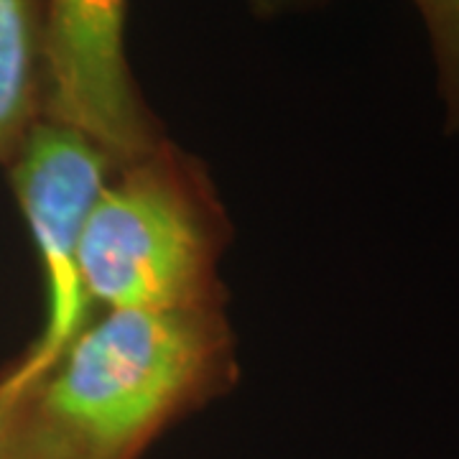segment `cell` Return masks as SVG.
Masks as SVG:
<instances>
[{"mask_svg": "<svg viewBox=\"0 0 459 459\" xmlns=\"http://www.w3.org/2000/svg\"><path fill=\"white\" fill-rule=\"evenodd\" d=\"M5 166L44 273V327L21 360L41 376L95 314L82 289L80 250L90 212L117 166L84 133L49 117L33 126Z\"/></svg>", "mask_w": 459, "mask_h": 459, "instance_id": "cell-3", "label": "cell"}, {"mask_svg": "<svg viewBox=\"0 0 459 459\" xmlns=\"http://www.w3.org/2000/svg\"><path fill=\"white\" fill-rule=\"evenodd\" d=\"M44 115V0H0V164Z\"/></svg>", "mask_w": 459, "mask_h": 459, "instance_id": "cell-5", "label": "cell"}, {"mask_svg": "<svg viewBox=\"0 0 459 459\" xmlns=\"http://www.w3.org/2000/svg\"><path fill=\"white\" fill-rule=\"evenodd\" d=\"M95 141L115 166L166 138L128 59V0H44V115Z\"/></svg>", "mask_w": 459, "mask_h": 459, "instance_id": "cell-4", "label": "cell"}, {"mask_svg": "<svg viewBox=\"0 0 459 459\" xmlns=\"http://www.w3.org/2000/svg\"><path fill=\"white\" fill-rule=\"evenodd\" d=\"M36 377L23 362L0 377V459H16L18 406Z\"/></svg>", "mask_w": 459, "mask_h": 459, "instance_id": "cell-7", "label": "cell"}, {"mask_svg": "<svg viewBox=\"0 0 459 459\" xmlns=\"http://www.w3.org/2000/svg\"><path fill=\"white\" fill-rule=\"evenodd\" d=\"M238 370L225 307L95 312L21 398L16 459H141Z\"/></svg>", "mask_w": 459, "mask_h": 459, "instance_id": "cell-1", "label": "cell"}, {"mask_svg": "<svg viewBox=\"0 0 459 459\" xmlns=\"http://www.w3.org/2000/svg\"><path fill=\"white\" fill-rule=\"evenodd\" d=\"M429 31L437 90L444 105V131L459 133V0H411Z\"/></svg>", "mask_w": 459, "mask_h": 459, "instance_id": "cell-6", "label": "cell"}, {"mask_svg": "<svg viewBox=\"0 0 459 459\" xmlns=\"http://www.w3.org/2000/svg\"><path fill=\"white\" fill-rule=\"evenodd\" d=\"M316 3L325 0H247L250 11L258 18H276L291 11H301V8H312Z\"/></svg>", "mask_w": 459, "mask_h": 459, "instance_id": "cell-8", "label": "cell"}, {"mask_svg": "<svg viewBox=\"0 0 459 459\" xmlns=\"http://www.w3.org/2000/svg\"><path fill=\"white\" fill-rule=\"evenodd\" d=\"M232 238L210 171L169 135L117 166L95 202L80 276L95 312L228 307L220 261Z\"/></svg>", "mask_w": 459, "mask_h": 459, "instance_id": "cell-2", "label": "cell"}]
</instances>
